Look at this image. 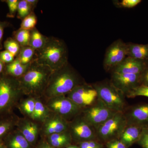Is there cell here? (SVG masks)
Segmentation results:
<instances>
[{
    "instance_id": "1",
    "label": "cell",
    "mask_w": 148,
    "mask_h": 148,
    "mask_svg": "<svg viewBox=\"0 0 148 148\" xmlns=\"http://www.w3.org/2000/svg\"><path fill=\"white\" fill-rule=\"evenodd\" d=\"M52 71L34 60L27 72L18 79L24 95L43 97Z\"/></svg>"
},
{
    "instance_id": "2",
    "label": "cell",
    "mask_w": 148,
    "mask_h": 148,
    "mask_svg": "<svg viewBox=\"0 0 148 148\" xmlns=\"http://www.w3.org/2000/svg\"><path fill=\"white\" fill-rule=\"evenodd\" d=\"M83 83L79 75L69 64L52 72L43 98L47 99L67 95Z\"/></svg>"
},
{
    "instance_id": "3",
    "label": "cell",
    "mask_w": 148,
    "mask_h": 148,
    "mask_svg": "<svg viewBox=\"0 0 148 148\" xmlns=\"http://www.w3.org/2000/svg\"><path fill=\"white\" fill-rule=\"evenodd\" d=\"M35 60L47 66L53 72L63 68L69 64L66 43L58 38L48 37L43 47L36 51Z\"/></svg>"
},
{
    "instance_id": "4",
    "label": "cell",
    "mask_w": 148,
    "mask_h": 148,
    "mask_svg": "<svg viewBox=\"0 0 148 148\" xmlns=\"http://www.w3.org/2000/svg\"><path fill=\"white\" fill-rule=\"evenodd\" d=\"M24 95L18 79L0 74V116L13 113Z\"/></svg>"
},
{
    "instance_id": "5",
    "label": "cell",
    "mask_w": 148,
    "mask_h": 148,
    "mask_svg": "<svg viewBox=\"0 0 148 148\" xmlns=\"http://www.w3.org/2000/svg\"><path fill=\"white\" fill-rule=\"evenodd\" d=\"M98 97L108 108L115 112L125 111V95L112 84L110 81H104L92 85Z\"/></svg>"
},
{
    "instance_id": "6",
    "label": "cell",
    "mask_w": 148,
    "mask_h": 148,
    "mask_svg": "<svg viewBox=\"0 0 148 148\" xmlns=\"http://www.w3.org/2000/svg\"><path fill=\"white\" fill-rule=\"evenodd\" d=\"M127 125L124 112H116L96 129L98 141L105 144L110 140L119 139Z\"/></svg>"
},
{
    "instance_id": "7",
    "label": "cell",
    "mask_w": 148,
    "mask_h": 148,
    "mask_svg": "<svg viewBox=\"0 0 148 148\" xmlns=\"http://www.w3.org/2000/svg\"><path fill=\"white\" fill-rule=\"evenodd\" d=\"M44 99L51 112L60 116L68 121L79 115L83 110L66 95Z\"/></svg>"
},
{
    "instance_id": "8",
    "label": "cell",
    "mask_w": 148,
    "mask_h": 148,
    "mask_svg": "<svg viewBox=\"0 0 148 148\" xmlns=\"http://www.w3.org/2000/svg\"><path fill=\"white\" fill-rule=\"evenodd\" d=\"M116 112L108 108L98 98L92 105L83 109L81 114L96 130Z\"/></svg>"
},
{
    "instance_id": "9",
    "label": "cell",
    "mask_w": 148,
    "mask_h": 148,
    "mask_svg": "<svg viewBox=\"0 0 148 148\" xmlns=\"http://www.w3.org/2000/svg\"><path fill=\"white\" fill-rule=\"evenodd\" d=\"M68 131L73 143L76 145L88 140L98 141L95 128L85 120L81 114L69 121Z\"/></svg>"
},
{
    "instance_id": "10",
    "label": "cell",
    "mask_w": 148,
    "mask_h": 148,
    "mask_svg": "<svg viewBox=\"0 0 148 148\" xmlns=\"http://www.w3.org/2000/svg\"><path fill=\"white\" fill-rule=\"evenodd\" d=\"M83 109L93 104L98 99V93L92 85L83 83L66 95Z\"/></svg>"
},
{
    "instance_id": "11",
    "label": "cell",
    "mask_w": 148,
    "mask_h": 148,
    "mask_svg": "<svg viewBox=\"0 0 148 148\" xmlns=\"http://www.w3.org/2000/svg\"><path fill=\"white\" fill-rule=\"evenodd\" d=\"M127 45L121 40L111 45L106 51L104 61V69L112 71L127 56Z\"/></svg>"
},
{
    "instance_id": "12",
    "label": "cell",
    "mask_w": 148,
    "mask_h": 148,
    "mask_svg": "<svg viewBox=\"0 0 148 148\" xmlns=\"http://www.w3.org/2000/svg\"><path fill=\"white\" fill-rule=\"evenodd\" d=\"M69 122L60 116L51 112L47 119L40 125V138L45 139L54 133L68 131Z\"/></svg>"
},
{
    "instance_id": "13",
    "label": "cell",
    "mask_w": 148,
    "mask_h": 148,
    "mask_svg": "<svg viewBox=\"0 0 148 148\" xmlns=\"http://www.w3.org/2000/svg\"><path fill=\"white\" fill-rule=\"evenodd\" d=\"M16 128L30 144L34 147L39 141L40 125L28 118H18Z\"/></svg>"
},
{
    "instance_id": "14",
    "label": "cell",
    "mask_w": 148,
    "mask_h": 148,
    "mask_svg": "<svg viewBox=\"0 0 148 148\" xmlns=\"http://www.w3.org/2000/svg\"><path fill=\"white\" fill-rule=\"evenodd\" d=\"M140 74H119L112 72L111 80L116 88L125 95L140 85Z\"/></svg>"
},
{
    "instance_id": "15",
    "label": "cell",
    "mask_w": 148,
    "mask_h": 148,
    "mask_svg": "<svg viewBox=\"0 0 148 148\" xmlns=\"http://www.w3.org/2000/svg\"><path fill=\"white\" fill-rule=\"evenodd\" d=\"M124 113L127 124L148 127V103L133 106Z\"/></svg>"
},
{
    "instance_id": "16",
    "label": "cell",
    "mask_w": 148,
    "mask_h": 148,
    "mask_svg": "<svg viewBox=\"0 0 148 148\" xmlns=\"http://www.w3.org/2000/svg\"><path fill=\"white\" fill-rule=\"evenodd\" d=\"M145 61L127 56L112 72L119 74H141L147 67Z\"/></svg>"
},
{
    "instance_id": "17",
    "label": "cell",
    "mask_w": 148,
    "mask_h": 148,
    "mask_svg": "<svg viewBox=\"0 0 148 148\" xmlns=\"http://www.w3.org/2000/svg\"><path fill=\"white\" fill-rule=\"evenodd\" d=\"M3 143L8 148L34 147L16 127L5 137Z\"/></svg>"
},
{
    "instance_id": "18",
    "label": "cell",
    "mask_w": 148,
    "mask_h": 148,
    "mask_svg": "<svg viewBox=\"0 0 148 148\" xmlns=\"http://www.w3.org/2000/svg\"><path fill=\"white\" fill-rule=\"evenodd\" d=\"M143 128L135 125L127 124L119 139L127 148H129L138 142Z\"/></svg>"
},
{
    "instance_id": "19",
    "label": "cell",
    "mask_w": 148,
    "mask_h": 148,
    "mask_svg": "<svg viewBox=\"0 0 148 148\" xmlns=\"http://www.w3.org/2000/svg\"><path fill=\"white\" fill-rule=\"evenodd\" d=\"M18 118L12 113L0 116V144L5 137L16 127Z\"/></svg>"
},
{
    "instance_id": "20",
    "label": "cell",
    "mask_w": 148,
    "mask_h": 148,
    "mask_svg": "<svg viewBox=\"0 0 148 148\" xmlns=\"http://www.w3.org/2000/svg\"><path fill=\"white\" fill-rule=\"evenodd\" d=\"M45 140L54 148H66L73 144V140L69 131L54 133L47 136Z\"/></svg>"
},
{
    "instance_id": "21",
    "label": "cell",
    "mask_w": 148,
    "mask_h": 148,
    "mask_svg": "<svg viewBox=\"0 0 148 148\" xmlns=\"http://www.w3.org/2000/svg\"><path fill=\"white\" fill-rule=\"evenodd\" d=\"M51 112L46 104L43 97H37L35 100L34 110L32 119L41 125L49 115Z\"/></svg>"
},
{
    "instance_id": "22",
    "label": "cell",
    "mask_w": 148,
    "mask_h": 148,
    "mask_svg": "<svg viewBox=\"0 0 148 148\" xmlns=\"http://www.w3.org/2000/svg\"><path fill=\"white\" fill-rule=\"evenodd\" d=\"M31 64H23L16 57L12 62L5 64L3 73L11 77L19 79L22 77L29 69Z\"/></svg>"
},
{
    "instance_id": "23",
    "label": "cell",
    "mask_w": 148,
    "mask_h": 148,
    "mask_svg": "<svg viewBox=\"0 0 148 148\" xmlns=\"http://www.w3.org/2000/svg\"><path fill=\"white\" fill-rule=\"evenodd\" d=\"M127 45V56L143 61L148 59V44Z\"/></svg>"
},
{
    "instance_id": "24",
    "label": "cell",
    "mask_w": 148,
    "mask_h": 148,
    "mask_svg": "<svg viewBox=\"0 0 148 148\" xmlns=\"http://www.w3.org/2000/svg\"><path fill=\"white\" fill-rule=\"evenodd\" d=\"M36 98L32 96H27L21 98L18 102L16 108L18 109L24 117L32 119L35 106Z\"/></svg>"
},
{
    "instance_id": "25",
    "label": "cell",
    "mask_w": 148,
    "mask_h": 148,
    "mask_svg": "<svg viewBox=\"0 0 148 148\" xmlns=\"http://www.w3.org/2000/svg\"><path fill=\"white\" fill-rule=\"evenodd\" d=\"M48 37L42 35L35 28L31 31L29 46L36 51L39 50L43 47L47 41Z\"/></svg>"
},
{
    "instance_id": "26",
    "label": "cell",
    "mask_w": 148,
    "mask_h": 148,
    "mask_svg": "<svg viewBox=\"0 0 148 148\" xmlns=\"http://www.w3.org/2000/svg\"><path fill=\"white\" fill-rule=\"evenodd\" d=\"M36 51L31 47H21L17 58L23 64H31L35 59Z\"/></svg>"
},
{
    "instance_id": "27",
    "label": "cell",
    "mask_w": 148,
    "mask_h": 148,
    "mask_svg": "<svg viewBox=\"0 0 148 148\" xmlns=\"http://www.w3.org/2000/svg\"><path fill=\"white\" fill-rule=\"evenodd\" d=\"M31 31L19 28L13 33V38L18 43L21 47L29 46Z\"/></svg>"
},
{
    "instance_id": "28",
    "label": "cell",
    "mask_w": 148,
    "mask_h": 148,
    "mask_svg": "<svg viewBox=\"0 0 148 148\" xmlns=\"http://www.w3.org/2000/svg\"><path fill=\"white\" fill-rule=\"evenodd\" d=\"M32 6L27 2V0L18 1L17 8V17L23 20L26 16L34 12Z\"/></svg>"
},
{
    "instance_id": "29",
    "label": "cell",
    "mask_w": 148,
    "mask_h": 148,
    "mask_svg": "<svg viewBox=\"0 0 148 148\" xmlns=\"http://www.w3.org/2000/svg\"><path fill=\"white\" fill-rule=\"evenodd\" d=\"M37 21L36 15L33 12L22 20L20 28L31 31L36 28Z\"/></svg>"
},
{
    "instance_id": "30",
    "label": "cell",
    "mask_w": 148,
    "mask_h": 148,
    "mask_svg": "<svg viewBox=\"0 0 148 148\" xmlns=\"http://www.w3.org/2000/svg\"><path fill=\"white\" fill-rule=\"evenodd\" d=\"M4 47L5 50L10 52L14 57H17L21 49V46L13 38H9L4 43Z\"/></svg>"
},
{
    "instance_id": "31",
    "label": "cell",
    "mask_w": 148,
    "mask_h": 148,
    "mask_svg": "<svg viewBox=\"0 0 148 148\" xmlns=\"http://www.w3.org/2000/svg\"><path fill=\"white\" fill-rule=\"evenodd\" d=\"M140 96L148 98V86L140 85L133 88L125 95L128 98H135Z\"/></svg>"
},
{
    "instance_id": "32",
    "label": "cell",
    "mask_w": 148,
    "mask_h": 148,
    "mask_svg": "<svg viewBox=\"0 0 148 148\" xmlns=\"http://www.w3.org/2000/svg\"><path fill=\"white\" fill-rule=\"evenodd\" d=\"M3 1L6 3L8 7L9 12L7 17L14 18L17 11L18 0H6Z\"/></svg>"
},
{
    "instance_id": "33",
    "label": "cell",
    "mask_w": 148,
    "mask_h": 148,
    "mask_svg": "<svg viewBox=\"0 0 148 148\" xmlns=\"http://www.w3.org/2000/svg\"><path fill=\"white\" fill-rule=\"evenodd\" d=\"M79 148H103V143L98 140H91L82 142L77 145Z\"/></svg>"
},
{
    "instance_id": "34",
    "label": "cell",
    "mask_w": 148,
    "mask_h": 148,
    "mask_svg": "<svg viewBox=\"0 0 148 148\" xmlns=\"http://www.w3.org/2000/svg\"><path fill=\"white\" fill-rule=\"evenodd\" d=\"M137 143L143 148H148V127H143Z\"/></svg>"
},
{
    "instance_id": "35",
    "label": "cell",
    "mask_w": 148,
    "mask_h": 148,
    "mask_svg": "<svg viewBox=\"0 0 148 148\" xmlns=\"http://www.w3.org/2000/svg\"><path fill=\"white\" fill-rule=\"evenodd\" d=\"M14 56L7 50L0 52V59L5 64H9L12 62L15 59Z\"/></svg>"
},
{
    "instance_id": "36",
    "label": "cell",
    "mask_w": 148,
    "mask_h": 148,
    "mask_svg": "<svg viewBox=\"0 0 148 148\" xmlns=\"http://www.w3.org/2000/svg\"><path fill=\"white\" fill-rule=\"evenodd\" d=\"M141 1V0H122L118 5L124 8H131L135 7Z\"/></svg>"
},
{
    "instance_id": "37",
    "label": "cell",
    "mask_w": 148,
    "mask_h": 148,
    "mask_svg": "<svg viewBox=\"0 0 148 148\" xmlns=\"http://www.w3.org/2000/svg\"><path fill=\"white\" fill-rule=\"evenodd\" d=\"M107 148H127L119 139H114L105 143Z\"/></svg>"
},
{
    "instance_id": "38",
    "label": "cell",
    "mask_w": 148,
    "mask_h": 148,
    "mask_svg": "<svg viewBox=\"0 0 148 148\" xmlns=\"http://www.w3.org/2000/svg\"><path fill=\"white\" fill-rule=\"evenodd\" d=\"M10 26V24L7 21L0 20V50L3 48L2 40L4 29Z\"/></svg>"
},
{
    "instance_id": "39",
    "label": "cell",
    "mask_w": 148,
    "mask_h": 148,
    "mask_svg": "<svg viewBox=\"0 0 148 148\" xmlns=\"http://www.w3.org/2000/svg\"><path fill=\"white\" fill-rule=\"evenodd\" d=\"M140 84L148 86V66L140 74Z\"/></svg>"
},
{
    "instance_id": "40",
    "label": "cell",
    "mask_w": 148,
    "mask_h": 148,
    "mask_svg": "<svg viewBox=\"0 0 148 148\" xmlns=\"http://www.w3.org/2000/svg\"><path fill=\"white\" fill-rule=\"evenodd\" d=\"M34 148H54L51 146L44 139L40 138Z\"/></svg>"
},
{
    "instance_id": "41",
    "label": "cell",
    "mask_w": 148,
    "mask_h": 148,
    "mask_svg": "<svg viewBox=\"0 0 148 148\" xmlns=\"http://www.w3.org/2000/svg\"><path fill=\"white\" fill-rule=\"evenodd\" d=\"M27 2L30 4V5L32 6V8L33 10L36 8L37 4L38 2L39 1L37 0H27Z\"/></svg>"
},
{
    "instance_id": "42",
    "label": "cell",
    "mask_w": 148,
    "mask_h": 148,
    "mask_svg": "<svg viewBox=\"0 0 148 148\" xmlns=\"http://www.w3.org/2000/svg\"><path fill=\"white\" fill-rule=\"evenodd\" d=\"M5 66V64L0 59V74L3 73Z\"/></svg>"
},
{
    "instance_id": "43",
    "label": "cell",
    "mask_w": 148,
    "mask_h": 148,
    "mask_svg": "<svg viewBox=\"0 0 148 148\" xmlns=\"http://www.w3.org/2000/svg\"><path fill=\"white\" fill-rule=\"evenodd\" d=\"M66 148H79V147H78L77 145H73V144H72V145H70L67 147Z\"/></svg>"
},
{
    "instance_id": "44",
    "label": "cell",
    "mask_w": 148,
    "mask_h": 148,
    "mask_svg": "<svg viewBox=\"0 0 148 148\" xmlns=\"http://www.w3.org/2000/svg\"><path fill=\"white\" fill-rule=\"evenodd\" d=\"M0 148H8L3 143H1L0 144Z\"/></svg>"
}]
</instances>
